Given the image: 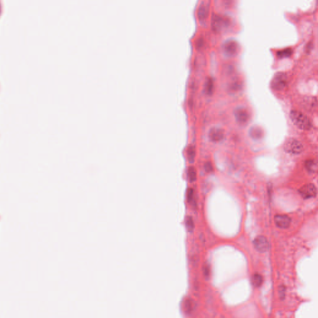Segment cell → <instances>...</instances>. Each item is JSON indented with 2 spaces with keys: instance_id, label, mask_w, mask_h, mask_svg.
I'll return each instance as SVG.
<instances>
[{
  "instance_id": "2",
  "label": "cell",
  "mask_w": 318,
  "mask_h": 318,
  "mask_svg": "<svg viewBox=\"0 0 318 318\" xmlns=\"http://www.w3.org/2000/svg\"><path fill=\"white\" fill-rule=\"evenodd\" d=\"M284 150L288 153L298 155L303 152L304 147L303 144L294 138L287 139L283 144Z\"/></svg>"
},
{
  "instance_id": "14",
  "label": "cell",
  "mask_w": 318,
  "mask_h": 318,
  "mask_svg": "<svg viewBox=\"0 0 318 318\" xmlns=\"http://www.w3.org/2000/svg\"><path fill=\"white\" fill-rule=\"evenodd\" d=\"M305 167L309 172L316 173L318 170L317 162L314 160H306L305 162Z\"/></svg>"
},
{
  "instance_id": "5",
  "label": "cell",
  "mask_w": 318,
  "mask_h": 318,
  "mask_svg": "<svg viewBox=\"0 0 318 318\" xmlns=\"http://www.w3.org/2000/svg\"><path fill=\"white\" fill-rule=\"evenodd\" d=\"M223 52L224 55L232 57L236 56L239 52V45L234 40H228L223 44Z\"/></svg>"
},
{
  "instance_id": "21",
  "label": "cell",
  "mask_w": 318,
  "mask_h": 318,
  "mask_svg": "<svg viewBox=\"0 0 318 318\" xmlns=\"http://www.w3.org/2000/svg\"><path fill=\"white\" fill-rule=\"evenodd\" d=\"M193 196H194V192L192 188H189L188 190L187 193V199L188 202H191L193 199Z\"/></svg>"
},
{
  "instance_id": "13",
  "label": "cell",
  "mask_w": 318,
  "mask_h": 318,
  "mask_svg": "<svg viewBox=\"0 0 318 318\" xmlns=\"http://www.w3.org/2000/svg\"><path fill=\"white\" fill-rule=\"evenodd\" d=\"M208 8L205 5L201 4L199 6L198 11V17L199 20L201 22L205 21L208 16Z\"/></svg>"
},
{
  "instance_id": "12",
  "label": "cell",
  "mask_w": 318,
  "mask_h": 318,
  "mask_svg": "<svg viewBox=\"0 0 318 318\" xmlns=\"http://www.w3.org/2000/svg\"><path fill=\"white\" fill-rule=\"evenodd\" d=\"M263 131L261 128L257 126H253L249 131L250 136L254 139H259L263 136Z\"/></svg>"
},
{
  "instance_id": "11",
  "label": "cell",
  "mask_w": 318,
  "mask_h": 318,
  "mask_svg": "<svg viewBox=\"0 0 318 318\" xmlns=\"http://www.w3.org/2000/svg\"><path fill=\"white\" fill-rule=\"evenodd\" d=\"M214 91V82L212 78L208 77L206 78L204 85V92L207 95H211Z\"/></svg>"
},
{
  "instance_id": "20",
  "label": "cell",
  "mask_w": 318,
  "mask_h": 318,
  "mask_svg": "<svg viewBox=\"0 0 318 318\" xmlns=\"http://www.w3.org/2000/svg\"><path fill=\"white\" fill-rule=\"evenodd\" d=\"M204 170L208 173H210L213 171V167L210 162H208L204 164Z\"/></svg>"
},
{
  "instance_id": "16",
  "label": "cell",
  "mask_w": 318,
  "mask_h": 318,
  "mask_svg": "<svg viewBox=\"0 0 318 318\" xmlns=\"http://www.w3.org/2000/svg\"><path fill=\"white\" fill-rule=\"evenodd\" d=\"M187 157H188V161L190 162V163H193L194 161H195V147L193 146H189L188 148H187Z\"/></svg>"
},
{
  "instance_id": "18",
  "label": "cell",
  "mask_w": 318,
  "mask_h": 318,
  "mask_svg": "<svg viewBox=\"0 0 318 318\" xmlns=\"http://www.w3.org/2000/svg\"><path fill=\"white\" fill-rule=\"evenodd\" d=\"M188 177L190 182H194L196 180V171L193 166H190L188 169Z\"/></svg>"
},
{
  "instance_id": "4",
  "label": "cell",
  "mask_w": 318,
  "mask_h": 318,
  "mask_svg": "<svg viewBox=\"0 0 318 318\" xmlns=\"http://www.w3.org/2000/svg\"><path fill=\"white\" fill-rule=\"evenodd\" d=\"M298 192L300 195L304 199L315 198L317 195L316 187L312 183L304 185L299 188Z\"/></svg>"
},
{
  "instance_id": "8",
  "label": "cell",
  "mask_w": 318,
  "mask_h": 318,
  "mask_svg": "<svg viewBox=\"0 0 318 318\" xmlns=\"http://www.w3.org/2000/svg\"><path fill=\"white\" fill-rule=\"evenodd\" d=\"M253 243L255 248L259 252H265L268 250L269 247V244L267 238L263 236L257 237L254 239Z\"/></svg>"
},
{
  "instance_id": "1",
  "label": "cell",
  "mask_w": 318,
  "mask_h": 318,
  "mask_svg": "<svg viewBox=\"0 0 318 318\" xmlns=\"http://www.w3.org/2000/svg\"><path fill=\"white\" fill-rule=\"evenodd\" d=\"M290 119L294 124L301 130H309L312 124L310 120L307 116L300 111H292L290 114Z\"/></svg>"
},
{
  "instance_id": "7",
  "label": "cell",
  "mask_w": 318,
  "mask_h": 318,
  "mask_svg": "<svg viewBox=\"0 0 318 318\" xmlns=\"http://www.w3.org/2000/svg\"><path fill=\"white\" fill-rule=\"evenodd\" d=\"M208 137L211 142L218 143L224 140V132L220 127H214L210 129L208 133Z\"/></svg>"
},
{
  "instance_id": "9",
  "label": "cell",
  "mask_w": 318,
  "mask_h": 318,
  "mask_svg": "<svg viewBox=\"0 0 318 318\" xmlns=\"http://www.w3.org/2000/svg\"><path fill=\"white\" fill-rule=\"evenodd\" d=\"M228 25L227 20L219 16H214L212 19V27L215 31L219 32Z\"/></svg>"
},
{
  "instance_id": "17",
  "label": "cell",
  "mask_w": 318,
  "mask_h": 318,
  "mask_svg": "<svg viewBox=\"0 0 318 318\" xmlns=\"http://www.w3.org/2000/svg\"><path fill=\"white\" fill-rule=\"evenodd\" d=\"M293 53V50L291 49H285L277 52V56L280 59H284L289 57Z\"/></svg>"
},
{
  "instance_id": "15",
  "label": "cell",
  "mask_w": 318,
  "mask_h": 318,
  "mask_svg": "<svg viewBox=\"0 0 318 318\" xmlns=\"http://www.w3.org/2000/svg\"><path fill=\"white\" fill-rule=\"evenodd\" d=\"M252 284L254 287H260L263 283V278L262 275L259 273H255L252 275L251 278Z\"/></svg>"
},
{
  "instance_id": "10",
  "label": "cell",
  "mask_w": 318,
  "mask_h": 318,
  "mask_svg": "<svg viewBox=\"0 0 318 318\" xmlns=\"http://www.w3.org/2000/svg\"><path fill=\"white\" fill-rule=\"evenodd\" d=\"M275 222L277 227L281 229L288 228L291 223V218L287 215H276L275 216Z\"/></svg>"
},
{
  "instance_id": "3",
  "label": "cell",
  "mask_w": 318,
  "mask_h": 318,
  "mask_svg": "<svg viewBox=\"0 0 318 318\" xmlns=\"http://www.w3.org/2000/svg\"><path fill=\"white\" fill-rule=\"evenodd\" d=\"M288 77L283 72H278L274 75L271 82V88L276 91L283 90L287 85Z\"/></svg>"
},
{
  "instance_id": "6",
  "label": "cell",
  "mask_w": 318,
  "mask_h": 318,
  "mask_svg": "<svg viewBox=\"0 0 318 318\" xmlns=\"http://www.w3.org/2000/svg\"><path fill=\"white\" fill-rule=\"evenodd\" d=\"M234 115L236 121L240 125L246 124L249 120V113L244 107H238L234 110Z\"/></svg>"
},
{
  "instance_id": "19",
  "label": "cell",
  "mask_w": 318,
  "mask_h": 318,
  "mask_svg": "<svg viewBox=\"0 0 318 318\" xmlns=\"http://www.w3.org/2000/svg\"><path fill=\"white\" fill-rule=\"evenodd\" d=\"M186 227L189 232H192L194 229V222L192 217L188 216L186 220Z\"/></svg>"
}]
</instances>
